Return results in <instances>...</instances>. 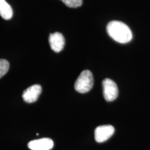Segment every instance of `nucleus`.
I'll list each match as a JSON object with an SVG mask.
<instances>
[{
  "label": "nucleus",
  "mask_w": 150,
  "mask_h": 150,
  "mask_svg": "<svg viewBox=\"0 0 150 150\" xmlns=\"http://www.w3.org/2000/svg\"><path fill=\"white\" fill-rule=\"evenodd\" d=\"M53 147V140L48 138L34 140L28 143V147L31 150H51Z\"/></svg>",
  "instance_id": "nucleus-6"
},
{
  "label": "nucleus",
  "mask_w": 150,
  "mask_h": 150,
  "mask_svg": "<svg viewBox=\"0 0 150 150\" xmlns=\"http://www.w3.org/2000/svg\"><path fill=\"white\" fill-rule=\"evenodd\" d=\"M103 94L105 100L112 102L118 96L117 86L113 81L110 79H105L102 81Z\"/></svg>",
  "instance_id": "nucleus-3"
},
{
  "label": "nucleus",
  "mask_w": 150,
  "mask_h": 150,
  "mask_svg": "<svg viewBox=\"0 0 150 150\" xmlns=\"http://www.w3.org/2000/svg\"><path fill=\"white\" fill-rule=\"evenodd\" d=\"M115 129L111 125H102L97 127L95 131V138L97 142H104L114 134Z\"/></svg>",
  "instance_id": "nucleus-4"
},
{
  "label": "nucleus",
  "mask_w": 150,
  "mask_h": 150,
  "mask_svg": "<svg viewBox=\"0 0 150 150\" xmlns=\"http://www.w3.org/2000/svg\"><path fill=\"white\" fill-rule=\"evenodd\" d=\"M70 8H78L83 4V0H61Z\"/></svg>",
  "instance_id": "nucleus-10"
},
{
  "label": "nucleus",
  "mask_w": 150,
  "mask_h": 150,
  "mask_svg": "<svg viewBox=\"0 0 150 150\" xmlns=\"http://www.w3.org/2000/svg\"><path fill=\"white\" fill-rule=\"evenodd\" d=\"M94 83L93 76L90 70H86L81 73L74 83V88L79 93H86L92 89Z\"/></svg>",
  "instance_id": "nucleus-2"
},
{
  "label": "nucleus",
  "mask_w": 150,
  "mask_h": 150,
  "mask_svg": "<svg viewBox=\"0 0 150 150\" xmlns=\"http://www.w3.org/2000/svg\"><path fill=\"white\" fill-rule=\"evenodd\" d=\"M49 42H50L52 50L56 53H59L61 52L64 47L65 40L62 33L56 32L50 35Z\"/></svg>",
  "instance_id": "nucleus-7"
},
{
  "label": "nucleus",
  "mask_w": 150,
  "mask_h": 150,
  "mask_svg": "<svg viewBox=\"0 0 150 150\" xmlns=\"http://www.w3.org/2000/svg\"><path fill=\"white\" fill-rule=\"evenodd\" d=\"M12 8L6 0H0V16L4 20H8L13 17Z\"/></svg>",
  "instance_id": "nucleus-8"
},
{
  "label": "nucleus",
  "mask_w": 150,
  "mask_h": 150,
  "mask_svg": "<svg viewBox=\"0 0 150 150\" xmlns=\"http://www.w3.org/2000/svg\"><path fill=\"white\" fill-rule=\"evenodd\" d=\"M108 34L114 40L120 43L130 42L133 38L130 28L126 24L120 21H111L106 27Z\"/></svg>",
  "instance_id": "nucleus-1"
},
{
  "label": "nucleus",
  "mask_w": 150,
  "mask_h": 150,
  "mask_svg": "<svg viewBox=\"0 0 150 150\" xmlns=\"http://www.w3.org/2000/svg\"><path fill=\"white\" fill-rule=\"evenodd\" d=\"M42 92V87L40 85H33L28 88L22 94V98L27 103L36 102Z\"/></svg>",
  "instance_id": "nucleus-5"
},
{
  "label": "nucleus",
  "mask_w": 150,
  "mask_h": 150,
  "mask_svg": "<svg viewBox=\"0 0 150 150\" xmlns=\"http://www.w3.org/2000/svg\"><path fill=\"white\" fill-rule=\"evenodd\" d=\"M9 67H10V64L7 60L0 59V79L8 72Z\"/></svg>",
  "instance_id": "nucleus-9"
}]
</instances>
